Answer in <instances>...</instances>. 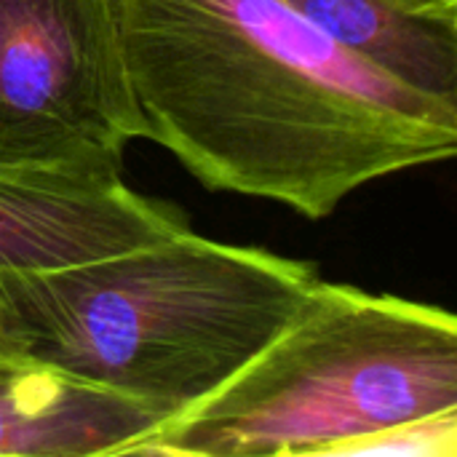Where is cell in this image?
<instances>
[{
	"label": "cell",
	"mask_w": 457,
	"mask_h": 457,
	"mask_svg": "<svg viewBox=\"0 0 457 457\" xmlns=\"http://www.w3.org/2000/svg\"><path fill=\"white\" fill-rule=\"evenodd\" d=\"M5 353H21V345H19V335H16L11 308L0 292V356H5Z\"/></svg>",
	"instance_id": "9"
},
{
	"label": "cell",
	"mask_w": 457,
	"mask_h": 457,
	"mask_svg": "<svg viewBox=\"0 0 457 457\" xmlns=\"http://www.w3.org/2000/svg\"><path fill=\"white\" fill-rule=\"evenodd\" d=\"M337 46L394 80L457 104V13L399 0H289Z\"/></svg>",
	"instance_id": "7"
},
{
	"label": "cell",
	"mask_w": 457,
	"mask_h": 457,
	"mask_svg": "<svg viewBox=\"0 0 457 457\" xmlns=\"http://www.w3.org/2000/svg\"><path fill=\"white\" fill-rule=\"evenodd\" d=\"M169 418L27 353L0 356V457L126 455Z\"/></svg>",
	"instance_id": "6"
},
{
	"label": "cell",
	"mask_w": 457,
	"mask_h": 457,
	"mask_svg": "<svg viewBox=\"0 0 457 457\" xmlns=\"http://www.w3.org/2000/svg\"><path fill=\"white\" fill-rule=\"evenodd\" d=\"M313 262L190 228L59 270H0L21 353L171 418L222 388L297 316Z\"/></svg>",
	"instance_id": "2"
},
{
	"label": "cell",
	"mask_w": 457,
	"mask_h": 457,
	"mask_svg": "<svg viewBox=\"0 0 457 457\" xmlns=\"http://www.w3.org/2000/svg\"><path fill=\"white\" fill-rule=\"evenodd\" d=\"M415 11H436V13H457V0H399Z\"/></svg>",
	"instance_id": "10"
},
{
	"label": "cell",
	"mask_w": 457,
	"mask_h": 457,
	"mask_svg": "<svg viewBox=\"0 0 457 457\" xmlns=\"http://www.w3.org/2000/svg\"><path fill=\"white\" fill-rule=\"evenodd\" d=\"M445 410H457L455 313L319 278L265 351L126 455H343Z\"/></svg>",
	"instance_id": "3"
},
{
	"label": "cell",
	"mask_w": 457,
	"mask_h": 457,
	"mask_svg": "<svg viewBox=\"0 0 457 457\" xmlns=\"http://www.w3.org/2000/svg\"><path fill=\"white\" fill-rule=\"evenodd\" d=\"M147 139L112 0H0V163L123 169Z\"/></svg>",
	"instance_id": "4"
},
{
	"label": "cell",
	"mask_w": 457,
	"mask_h": 457,
	"mask_svg": "<svg viewBox=\"0 0 457 457\" xmlns=\"http://www.w3.org/2000/svg\"><path fill=\"white\" fill-rule=\"evenodd\" d=\"M147 139L206 190L324 220L457 153V104L337 46L289 0H112Z\"/></svg>",
	"instance_id": "1"
},
{
	"label": "cell",
	"mask_w": 457,
	"mask_h": 457,
	"mask_svg": "<svg viewBox=\"0 0 457 457\" xmlns=\"http://www.w3.org/2000/svg\"><path fill=\"white\" fill-rule=\"evenodd\" d=\"M343 455H410L455 457L457 410H445L420 420H410L351 445Z\"/></svg>",
	"instance_id": "8"
},
{
	"label": "cell",
	"mask_w": 457,
	"mask_h": 457,
	"mask_svg": "<svg viewBox=\"0 0 457 457\" xmlns=\"http://www.w3.org/2000/svg\"><path fill=\"white\" fill-rule=\"evenodd\" d=\"M174 204L123 182V169L0 163V270H59L187 230Z\"/></svg>",
	"instance_id": "5"
}]
</instances>
